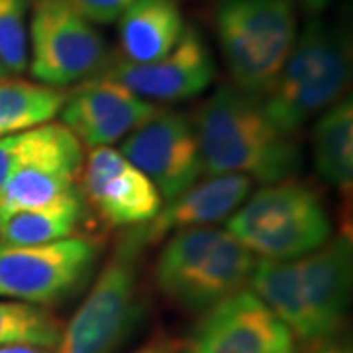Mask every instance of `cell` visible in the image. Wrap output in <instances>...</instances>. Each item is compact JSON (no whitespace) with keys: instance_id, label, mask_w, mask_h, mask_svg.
<instances>
[{"instance_id":"4316f807","label":"cell","mask_w":353,"mask_h":353,"mask_svg":"<svg viewBox=\"0 0 353 353\" xmlns=\"http://www.w3.org/2000/svg\"><path fill=\"white\" fill-rule=\"evenodd\" d=\"M308 345H310L308 353H352L350 341H345L340 336H332V338L312 341Z\"/></svg>"},{"instance_id":"cb8c5ba5","label":"cell","mask_w":353,"mask_h":353,"mask_svg":"<svg viewBox=\"0 0 353 353\" xmlns=\"http://www.w3.org/2000/svg\"><path fill=\"white\" fill-rule=\"evenodd\" d=\"M32 0H0V65L20 75L28 69V26Z\"/></svg>"},{"instance_id":"30bf717a","label":"cell","mask_w":353,"mask_h":353,"mask_svg":"<svg viewBox=\"0 0 353 353\" xmlns=\"http://www.w3.org/2000/svg\"><path fill=\"white\" fill-rule=\"evenodd\" d=\"M216 65L201 34L185 26L176 46L152 63L108 59L97 77L114 81L148 102H181L199 97L214 81Z\"/></svg>"},{"instance_id":"9a60e30c","label":"cell","mask_w":353,"mask_h":353,"mask_svg":"<svg viewBox=\"0 0 353 353\" xmlns=\"http://www.w3.org/2000/svg\"><path fill=\"white\" fill-rule=\"evenodd\" d=\"M252 187L253 181L245 175H216L192 185L169 201L163 210H159L141 230L134 232L126 245L138 252L143 241L161 240L169 232L226 222L248 201Z\"/></svg>"},{"instance_id":"83f0119b","label":"cell","mask_w":353,"mask_h":353,"mask_svg":"<svg viewBox=\"0 0 353 353\" xmlns=\"http://www.w3.org/2000/svg\"><path fill=\"white\" fill-rule=\"evenodd\" d=\"M176 352V343L173 341H152L150 345H145V347H141L136 353H175Z\"/></svg>"},{"instance_id":"d6986e66","label":"cell","mask_w":353,"mask_h":353,"mask_svg":"<svg viewBox=\"0 0 353 353\" xmlns=\"http://www.w3.org/2000/svg\"><path fill=\"white\" fill-rule=\"evenodd\" d=\"M314 163L318 175L336 189L353 185V102H334L314 128Z\"/></svg>"},{"instance_id":"7402d4cb","label":"cell","mask_w":353,"mask_h":353,"mask_svg":"<svg viewBox=\"0 0 353 353\" xmlns=\"http://www.w3.org/2000/svg\"><path fill=\"white\" fill-rule=\"evenodd\" d=\"M83 199L46 210L16 212L0 220V245H41L73 238L83 220Z\"/></svg>"},{"instance_id":"4dcf8cb0","label":"cell","mask_w":353,"mask_h":353,"mask_svg":"<svg viewBox=\"0 0 353 353\" xmlns=\"http://www.w3.org/2000/svg\"><path fill=\"white\" fill-rule=\"evenodd\" d=\"M6 77V71H4V67L0 65V79H4Z\"/></svg>"},{"instance_id":"d6a6232c","label":"cell","mask_w":353,"mask_h":353,"mask_svg":"<svg viewBox=\"0 0 353 353\" xmlns=\"http://www.w3.org/2000/svg\"><path fill=\"white\" fill-rule=\"evenodd\" d=\"M0 220H2V212H0Z\"/></svg>"},{"instance_id":"ffe728a7","label":"cell","mask_w":353,"mask_h":353,"mask_svg":"<svg viewBox=\"0 0 353 353\" xmlns=\"http://www.w3.org/2000/svg\"><path fill=\"white\" fill-rule=\"evenodd\" d=\"M61 88L24 79H0V138L50 124L65 104Z\"/></svg>"},{"instance_id":"8fae6325","label":"cell","mask_w":353,"mask_h":353,"mask_svg":"<svg viewBox=\"0 0 353 353\" xmlns=\"http://www.w3.org/2000/svg\"><path fill=\"white\" fill-rule=\"evenodd\" d=\"M294 341L252 289H241L204 312L187 353H279L296 350Z\"/></svg>"},{"instance_id":"603a6c76","label":"cell","mask_w":353,"mask_h":353,"mask_svg":"<svg viewBox=\"0 0 353 353\" xmlns=\"http://www.w3.org/2000/svg\"><path fill=\"white\" fill-rule=\"evenodd\" d=\"M63 324L46 306L0 301V347L39 345L55 350L61 340Z\"/></svg>"},{"instance_id":"3957f363","label":"cell","mask_w":353,"mask_h":353,"mask_svg":"<svg viewBox=\"0 0 353 353\" xmlns=\"http://www.w3.org/2000/svg\"><path fill=\"white\" fill-rule=\"evenodd\" d=\"M226 232L255 257L294 261L326 243L332 224L314 190L287 179L252 194L228 218Z\"/></svg>"},{"instance_id":"d4e9b609","label":"cell","mask_w":353,"mask_h":353,"mask_svg":"<svg viewBox=\"0 0 353 353\" xmlns=\"http://www.w3.org/2000/svg\"><path fill=\"white\" fill-rule=\"evenodd\" d=\"M134 0H71L79 12L92 24H110L116 22Z\"/></svg>"},{"instance_id":"e0dca14e","label":"cell","mask_w":353,"mask_h":353,"mask_svg":"<svg viewBox=\"0 0 353 353\" xmlns=\"http://www.w3.org/2000/svg\"><path fill=\"white\" fill-rule=\"evenodd\" d=\"M185 26L179 0H134L118 18L122 59L130 63L161 59L175 48Z\"/></svg>"},{"instance_id":"5bb4252c","label":"cell","mask_w":353,"mask_h":353,"mask_svg":"<svg viewBox=\"0 0 353 353\" xmlns=\"http://www.w3.org/2000/svg\"><path fill=\"white\" fill-rule=\"evenodd\" d=\"M296 265L318 340L338 336L352 296V240L347 236L330 238L318 250L296 259Z\"/></svg>"},{"instance_id":"277c9868","label":"cell","mask_w":353,"mask_h":353,"mask_svg":"<svg viewBox=\"0 0 353 353\" xmlns=\"http://www.w3.org/2000/svg\"><path fill=\"white\" fill-rule=\"evenodd\" d=\"M214 28L234 87L261 94L299 36L292 0H218Z\"/></svg>"},{"instance_id":"9c48e42d","label":"cell","mask_w":353,"mask_h":353,"mask_svg":"<svg viewBox=\"0 0 353 353\" xmlns=\"http://www.w3.org/2000/svg\"><path fill=\"white\" fill-rule=\"evenodd\" d=\"M118 152L167 201L196 185L204 173L194 120L183 112L159 108L145 124L128 134Z\"/></svg>"},{"instance_id":"f1b7e54d","label":"cell","mask_w":353,"mask_h":353,"mask_svg":"<svg viewBox=\"0 0 353 353\" xmlns=\"http://www.w3.org/2000/svg\"><path fill=\"white\" fill-rule=\"evenodd\" d=\"M0 353H55V350L39 347V345H8V347H0Z\"/></svg>"},{"instance_id":"484cf974","label":"cell","mask_w":353,"mask_h":353,"mask_svg":"<svg viewBox=\"0 0 353 353\" xmlns=\"http://www.w3.org/2000/svg\"><path fill=\"white\" fill-rule=\"evenodd\" d=\"M22 145H24V132L0 138V190L20 165Z\"/></svg>"},{"instance_id":"44dd1931","label":"cell","mask_w":353,"mask_h":353,"mask_svg":"<svg viewBox=\"0 0 353 353\" xmlns=\"http://www.w3.org/2000/svg\"><path fill=\"white\" fill-rule=\"evenodd\" d=\"M224 230L214 226L179 230L157 257L155 263V285L167 299L175 301L179 292L201 267L206 255L212 252Z\"/></svg>"},{"instance_id":"2e32d148","label":"cell","mask_w":353,"mask_h":353,"mask_svg":"<svg viewBox=\"0 0 353 353\" xmlns=\"http://www.w3.org/2000/svg\"><path fill=\"white\" fill-rule=\"evenodd\" d=\"M255 261L257 257L224 230L212 252L206 255L173 303L192 312H206L234 292L245 289Z\"/></svg>"},{"instance_id":"8992f818","label":"cell","mask_w":353,"mask_h":353,"mask_svg":"<svg viewBox=\"0 0 353 353\" xmlns=\"http://www.w3.org/2000/svg\"><path fill=\"white\" fill-rule=\"evenodd\" d=\"M83 145L63 124L24 132L22 159L0 190L2 218L83 199Z\"/></svg>"},{"instance_id":"ac0fdd59","label":"cell","mask_w":353,"mask_h":353,"mask_svg":"<svg viewBox=\"0 0 353 353\" xmlns=\"http://www.w3.org/2000/svg\"><path fill=\"white\" fill-rule=\"evenodd\" d=\"M250 285L269 310L290 330L294 340L304 343L318 341L314 320L304 301L296 259L277 261L257 257Z\"/></svg>"},{"instance_id":"4fadbf2b","label":"cell","mask_w":353,"mask_h":353,"mask_svg":"<svg viewBox=\"0 0 353 353\" xmlns=\"http://www.w3.org/2000/svg\"><path fill=\"white\" fill-rule=\"evenodd\" d=\"M83 196L110 226H139L161 210L153 183L118 150H90L81 171Z\"/></svg>"},{"instance_id":"7a4b0ae2","label":"cell","mask_w":353,"mask_h":353,"mask_svg":"<svg viewBox=\"0 0 353 353\" xmlns=\"http://www.w3.org/2000/svg\"><path fill=\"white\" fill-rule=\"evenodd\" d=\"M350 77V41L314 18L296 36L287 61L263 92V112L281 134L292 138L310 116L338 102Z\"/></svg>"},{"instance_id":"5b68a950","label":"cell","mask_w":353,"mask_h":353,"mask_svg":"<svg viewBox=\"0 0 353 353\" xmlns=\"http://www.w3.org/2000/svg\"><path fill=\"white\" fill-rule=\"evenodd\" d=\"M106 61L104 39L71 0H32L28 69L38 83L69 87L97 75Z\"/></svg>"},{"instance_id":"ba28073f","label":"cell","mask_w":353,"mask_h":353,"mask_svg":"<svg viewBox=\"0 0 353 353\" xmlns=\"http://www.w3.org/2000/svg\"><path fill=\"white\" fill-rule=\"evenodd\" d=\"M101 245L90 238H65L41 245H0V296L20 303L57 304L90 277Z\"/></svg>"},{"instance_id":"f546056e","label":"cell","mask_w":353,"mask_h":353,"mask_svg":"<svg viewBox=\"0 0 353 353\" xmlns=\"http://www.w3.org/2000/svg\"><path fill=\"white\" fill-rule=\"evenodd\" d=\"M299 2L303 4L304 8L312 10V12H320V10H324L328 6L332 0H299Z\"/></svg>"},{"instance_id":"6da1fadb","label":"cell","mask_w":353,"mask_h":353,"mask_svg":"<svg viewBox=\"0 0 353 353\" xmlns=\"http://www.w3.org/2000/svg\"><path fill=\"white\" fill-rule=\"evenodd\" d=\"M194 128L206 175H245L275 185L301 167L294 139L271 124L257 97L240 88H218L201 106Z\"/></svg>"},{"instance_id":"52a82bcc","label":"cell","mask_w":353,"mask_h":353,"mask_svg":"<svg viewBox=\"0 0 353 353\" xmlns=\"http://www.w3.org/2000/svg\"><path fill=\"white\" fill-rule=\"evenodd\" d=\"M134 250L124 245L101 271L87 299L61 332L55 353H114L143 314Z\"/></svg>"},{"instance_id":"7c38bea8","label":"cell","mask_w":353,"mask_h":353,"mask_svg":"<svg viewBox=\"0 0 353 353\" xmlns=\"http://www.w3.org/2000/svg\"><path fill=\"white\" fill-rule=\"evenodd\" d=\"M159 108L104 77H90L65 97L61 124L88 150L110 148L145 124Z\"/></svg>"},{"instance_id":"1f68e13d","label":"cell","mask_w":353,"mask_h":353,"mask_svg":"<svg viewBox=\"0 0 353 353\" xmlns=\"http://www.w3.org/2000/svg\"><path fill=\"white\" fill-rule=\"evenodd\" d=\"M279 353H296V350H289V352H279Z\"/></svg>"}]
</instances>
